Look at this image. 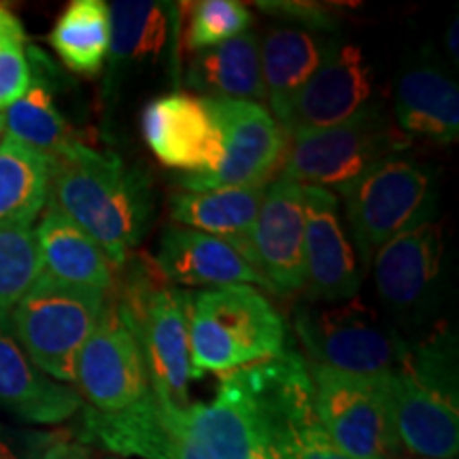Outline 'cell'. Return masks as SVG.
I'll return each instance as SVG.
<instances>
[{"label": "cell", "mask_w": 459, "mask_h": 459, "mask_svg": "<svg viewBox=\"0 0 459 459\" xmlns=\"http://www.w3.org/2000/svg\"><path fill=\"white\" fill-rule=\"evenodd\" d=\"M26 30L13 11L0 4V113L26 94L32 83Z\"/></svg>", "instance_id": "cell-32"}, {"label": "cell", "mask_w": 459, "mask_h": 459, "mask_svg": "<svg viewBox=\"0 0 459 459\" xmlns=\"http://www.w3.org/2000/svg\"><path fill=\"white\" fill-rule=\"evenodd\" d=\"M43 273L62 283L107 291L115 283L113 262L94 238L48 204L34 230Z\"/></svg>", "instance_id": "cell-24"}, {"label": "cell", "mask_w": 459, "mask_h": 459, "mask_svg": "<svg viewBox=\"0 0 459 459\" xmlns=\"http://www.w3.org/2000/svg\"><path fill=\"white\" fill-rule=\"evenodd\" d=\"M0 136H3V134H0Z\"/></svg>", "instance_id": "cell-39"}, {"label": "cell", "mask_w": 459, "mask_h": 459, "mask_svg": "<svg viewBox=\"0 0 459 459\" xmlns=\"http://www.w3.org/2000/svg\"><path fill=\"white\" fill-rule=\"evenodd\" d=\"M105 304V291L41 273L11 311L7 330L34 368L66 385L74 383L79 353L99 325Z\"/></svg>", "instance_id": "cell-6"}, {"label": "cell", "mask_w": 459, "mask_h": 459, "mask_svg": "<svg viewBox=\"0 0 459 459\" xmlns=\"http://www.w3.org/2000/svg\"><path fill=\"white\" fill-rule=\"evenodd\" d=\"M77 443L141 459H249L257 449L255 409L240 370L220 377L209 404L172 406L149 389L117 412L83 409Z\"/></svg>", "instance_id": "cell-1"}, {"label": "cell", "mask_w": 459, "mask_h": 459, "mask_svg": "<svg viewBox=\"0 0 459 459\" xmlns=\"http://www.w3.org/2000/svg\"><path fill=\"white\" fill-rule=\"evenodd\" d=\"M74 383L82 400L100 412L128 409L152 389L139 338L115 298H107L99 325L79 353Z\"/></svg>", "instance_id": "cell-13"}, {"label": "cell", "mask_w": 459, "mask_h": 459, "mask_svg": "<svg viewBox=\"0 0 459 459\" xmlns=\"http://www.w3.org/2000/svg\"><path fill=\"white\" fill-rule=\"evenodd\" d=\"M264 194L266 186L179 192L170 198V217L183 228L223 240L251 264V230L260 213Z\"/></svg>", "instance_id": "cell-22"}, {"label": "cell", "mask_w": 459, "mask_h": 459, "mask_svg": "<svg viewBox=\"0 0 459 459\" xmlns=\"http://www.w3.org/2000/svg\"><path fill=\"white\" fill-rule=\"evenodd\" d=\"M338 194L364 273L387 240L434 221L438 200L432 166L402 156L385 160Z\"/></svg>", "instance_id": "cell-7"}, {"label": "cell", "mask_w": 459, "mask_h": 459, "mask_svg": "<svg viewBox=\"0 0 459 459\" xmlns=\"http://www.w3.org/2000/svg\"><path fill=\"white\" fill-rule=\"evenodd\" d=\"M445 255V240L434 221L387 240L372 257L378 300L395 317L415 315L434 298Z\"/></svg>", "instance_id": "cell-17"}, {"label": "cell", "mask_w": 459, "mask_h": 459, "mask_svg": "<svg viewBox=\"0 0 459 459\" xmlns=\"http://www.w3.org/2000/svg\"><path fill=\"white\" fill-rule=\"evenodd\" d=\"M264 13L294 20V26L308 28V30L328 32L334 30V17L328 9H321L313 3H257Z\"/></svg>", "instance_id": "cell-34"}, {"label": "cell", "mask_w": 459, "mask_h": 459, "mask_svg": "<svg viewBox=\"0 0 459 459\" xmlns=\"http://www.w3.org/2000/svg\"><path fill=\"white\" fill-rule=\"evenodd\" d=\"M153 264L166 283L172 287H209V290L226 285L266 287L262 274L228 243L192 228H166L160 237Z\"/></svg>", "instance_id": "cell-19"}, {"label": "cell", "mask_w": 459, "mask_h": 459, "mask_svg": "<svg viewBox=\"0 0 459 459\" xmlns=\"http://www.w3.org/2000/svg\"><path fill=\"white\" fill-rule=\"evenodd\" d=\"M372 66L364 51L351 43H332L313 77L273 107V117L290 139L334 128L368 107Z\"/></svg>", "instance_id": "cell-12"}, {"label": "cell", "mask_w": 459, "mask_h": 459, "mask_svg": "<svg viewBox=\"0 0 459 459\" xmlns=\"http://www.w3.org/2000/svg\"><path fill=\"white\" fill-rule=\"evenodd\" d=\"M166 3L152 0H115L108 4L111 20V45H108V68L105 74L107 105L117 94L119 82L128 71L158 60L169 43L172 9Z\"/></svg>", "instance_id": "cell-23"}, {"label": "cell", "mask_w": 459, "mask_h": 459, "mask_svg": "<svg viewBox=\"0 0 459 459\" xmlns=\"http://www.w3.org/2000/svg\"><path fill=\"white\" fill-rule=\"evenodd\" d=\"M141 130L153 156L186 175L211 172L223 158V139L206 99L192 94L158 96L141 115Z\"/></svg>", "instance_id": "cell-15"}, {"label": "cell", "mask_w": 459, "mask_h": 459, "mask_svg": "<svg viewBox=\"0 0 459 459\" xmlns=\"http://www.w3.org/2000/svg\"><path fill=\"white\" fill-rule=\"evenodd\" d=\"M206 102L221 130L223 158L215 170L183 175L179 186L186 192L266 186L287 152V134L273 113L251 100Z\"/></svg>", "instance_id": "cell-11"}, {"label": "cell", "mask_w": 459, "mask_h": 459, "mask_svg": "<svg viewBox=\"0 0 459 459\" xmlns=\"http://www.w3.org/2000/svg\"><path fill=\"white\" fill-rule=\"evenodd\" d=\"M285 351V324L254 285H226L192 294L189 377L228 375Z\"/></svg>", "instance_id": "cell-3"}, {"label": "cell", "mask_w": 459, "mask_h": 459, "mask_svg": "<svg viewBox=\"0 0 459 459\" xmlns=\"http://www.w3.org/2000/svg\"><path fill=\"white\" fill-rule=\"evenodd\" d=\"M395 434L412 455L453 459L459 449L457 395L419 381L409 372L387 375Z\"/></svg>", "instance_id": "cell-18"}, {"label": "cell", "mask_w": 459, "mask_h": 459, "mask_svg": "<svg viewBox=\"0 0 459 459\" xmlns=\"http://www.w3.org/2000/svg\"><path fill=\"white\" fill-rule=\"evenodd\" d=\"M0 139H3V136H0Z\"/></svg>", "instance_id": "cell-38"}, {"label": "cell", "mask_w": 459, "mask_h": 459, "mask_svg": "<svg viewBox=\"0 0 459 459\" xmlns=\"http://www.w3.org/2000/svg\"><path fill=\"white\" fill-rule=\"evenodd\" d=\"M51 160L9 136L0 139V228L32 230L49 203Z\"/></svg>", "instance_id": "cell-26"}, {"label": "cell", "mask_w": 459, "mask_h": 459, "mask_svg": "<svg viewBox=\"0 0 459 459\" xmlns=\"http://www.w3.org/2000/svg\"><path fill=\"white\" fill-rule=\"evenodd\" d=\"M330 45L321 32L302 26L268 28L260 43V66L271 105L285 100L313 77Z\"/></svg>", "instance_id": "cell-27"}, {"label": "cell", "mask_w": 459, "mask_h": 459, "mask_svg": "<svg viewBox=\"0 0 459 459\" xmlns=\"http://www.w3.org/2000/svg\"><path fill=\"white\" fill-rule=\"evenodd\" d=\"M49 45L73 73L94 77L105 66L111 45L108 4L102 0H73L49 32Z\"/></svg>", "instance_id": "cell-28"}, {"label": "cell", "mask_w": 459, "mask_h": 459, "mask_svg": "<svg viewBox=\"0 0 459 459\" xmlns=\"http://www.w3.org/2000/svg\"><path fill=\"white\" fill-rule=\"evenodd\" d=\"M43 273L34 230L0 228V325Z\"/></svg>", "instance_id": "cell-31"}, {"label": "cell", "mask_w": 459, "mask_h": 459, "mask_svg": "<svg viewBox=\"0 0 459 459\" xmlns=\"http://www.w3.org/2000/svg\"><path fill=\"white\" fill-rule=\"evenodd\" d=\"M411 143L385 108L368 105L334 128L294 136L283 158V177L300 186L341 192L385 160L400 156Z\"/></svg>", "instance_id": "cell-9"}, {"label": "cell", "mask_w": 459, "mask_h": 459, "mask_svg": "<svg viewBox=\"0 0 459 459\" xmlns=\"http://www.w3.org/2000/svg\"><path fill=\"white\" fill-rule=\"evenodd\" d=\"M0 134L49 158L74 141V132L56 107L49 83L34 74L26 94L0 113Z\"/></svg>", "instance_id": "cell-29"}, {"label": "cell", "mask_w": 459, "mask_h": 459, "mask_svg": "<svg viewBox=\"0 0 459 459\" xmlns=\"http://www.w3.org/2000/svg\"><path fill=\"white\" fill-rule=\"evenodd\" d=\"M240 370L254 400L257 449L268 459H351L321 426L302 355L285 349L277 358Z\"/></svg>", "instance_id": "cell-5"}, {"label": "cell", "mask_w": 459, "mask_h": 459, "mask_svg": "<svg viewBox=\"0 0 459 459\" xmlns=\"http://www.w3.org/2000/svg\"><path fill=\"white\" fill-rule=\"evenodd\" d=\"M77 389L45 377L0 325V411L26 426H57L82 411Z\"/></svg>", "instance_id": "cell-20"}, {"label": "cell", "mask_w": 459, "mask_h": 459, "mask_svg": "<svg viewBox=\"0 0 459 459\" xmlns=\"http://www.w3.org/2000/svg\"><path fill=\"white\" fill-rule=\"evenodd\" d=\"M186 82L189 88L204 94L203 99L211 100L255 102L266 99L257 34L249 30L232 41L194 54Z\"/></svg>", "instance_id": "cell-25"}, {"label": "cell", "mask_w": 459, "mask_h": 459, "mask_svg": "<svg viewBox=\"0 0 459 459\" xmlns=\"http://www.w3.org/2000/svg\"><path fill=\"white\" fill-rule=\"evenodd\" d=\"M294 328L311 366L378 377L398 372L409 344L375 308L351 298L344 302L298 304Z\"/></svg>", "instance_id": "cell-8"}, {"label": "cell", "mask_w": 459, "mask_h": 459, "mask_svg": "<svg viewBox=\"0 0 459 459\" xmlns=\"http://www.w3.org/2000/svg\"><path fill=\"white\" fill-rule=\"evenodd\" d=\"M41 459H90V449L77 440H68L65 436L51 443Z\"/></svg>", "instance_id": "cell-35"}, {"label": "cell", "mask_w": 459, "mask_h": 459, "mask_svg": "<svg viewBox=\"0 0 459 459\" xmlns=\"http://www.w3.org/2000/svg\"><path fill=\"white\" fill-rule=\"evenodd\" d=\"M49 206L102 247L117 271L141 245L153 217L147 175L117 153L74 139L51 156Z\"/></svg>", "instance_id": "cell-2"}, {"label": "cell", "mask_w": 459, "mask_h": 459, "mask_svg": "<svg viewBox=\"0 0 459 459\" xmlns=\"http://www.w3.org/2000/svg\"><path fill=\"white\" fill-rule=\"evenodd\" d=\"M394 124L406 136L436 143H455L459 136L457 83L432 65L402 73L394 90Z\"/></svg>", "instance_id": "cell-21"}, {"label": "cell", "mask_w": 459, "mask_h": 459, "mask_svg": "<svg viewBox=\"0 0 459 459\" xmlns=\"http://www.w3.org/2000/svg\"><path fill=\"white\" fill-rule=\"evenodd\" d=\"M304 268L308 302L358 298L364 268L344 226L341 198L324 187L304 186Z\"/></svg>", "instance_id": "cell-14"}, {"label": "cell", "mask_w": 459, "mask_h": 459, "mask_svg": "<svg viewBox=\"0 0 459 459\" xmlns=\"http://www.w3.org/2000/svg\"><path fill=\"white\" fill-rule=\"evenodd\" d=\"M251 264L274 294L304 290V186L279 177L266 186L251 230Z\"/></svg>", "instance_id": "cell-16"}, {"label": "cell", "mask_w": 459, "mask_h": 459, "mask_svg": "<svg viewBox=\"0 0 459 459\" xmlns=\"http://www.w3.org/2000/svg\"><path fill=\"white\" fill-rule=\"evenodd\" d=\"M57 438V432L0 421V459H41Z\"/></svg>", "instance_id": "cell-33"}, {"label": "cell", "mask_w": 459, "mask_h": 459, "mask_svg": "<svg viewBox=\"0 0 459 459\" xmlns=\"http://www.w3.org/2000/svg\"><path fill=\"white\" fill-rule=\"evenodd\" d=\"M177 13L181 15L183 48L192 54L232 41L254 26V13L238 0L181 3Z\"/></svg>", "instance_id": "cell-30"}, {"label": "cell", "mask_w": 459, "mask_h": 459, "mask_svg": "<svg viewBox=\"0 0 459 459\" xmlns=\"http://www.w3.org/2000/svg\"><path fill=\"white\" fill-rule=\"evenodd\" d=\"M315 411L334 445L351 459H398L387 375L361 377L308 366Z\"/></svg>", "instance_id": "cell-10"}, {"label": "cell", "mask_w": 459, "mask_h": 459, "mask_svg": "<svg viewBox=\"0 0 459 459\" xmlns=\"http://www.w3.org/2000/svg\"><path fill=\"white\" fill-rule=\"evenodd\" d=\"M249 459H268L266 455H264V453L260 451V449H255L254 453H251V457Z\"/></svg>", "instance_id": "cell-37"}, {"label": "cell", "mask_w": 459, "mask_h": 459, "mask_svg": "<svg viewBox=\"0 0 459 459\" xmlns=\"http://www.w3.org/2000/svg\"><path fill=\"white\" fill-rule=\"evenodd\" d=\"M457 17L451 22L449 28H446V37H445V45H446V51H449V56L453 57V62H459V45H457Z\"/></svg>", "instance_id": "cell-36"}, {"label": "cell", "mask_w": 459, "mask_h": 459, "mask_svg": "<svg viewBox=\"0 0 459 459\" xmlns=\"http://www.w3.org/2000/svg\"><path fill=\"white\" fill-rule=\"evenodd\" d=\"M117 307L134 330L152 392L172 406H189V307L192 291L166 283L153 262L128 257Z\"/></svg>", "instance_id": "cell-4"}]
</instances>
